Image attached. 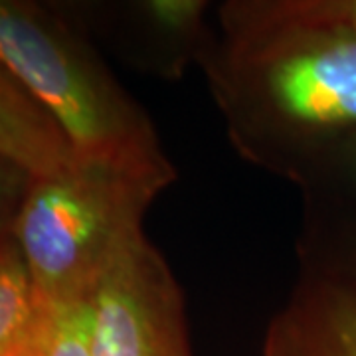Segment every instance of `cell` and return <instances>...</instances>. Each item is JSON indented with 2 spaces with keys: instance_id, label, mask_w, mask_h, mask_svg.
Segmentation results:
<instances>
[{
  "instance_id": "1",
  "label": "cell",
  "mask_w": 356,
  "mask_h": 356,
  "mask_svg": "<svg viewBox=\"0 0 356 356\" xmlns=\"http://www.w3.org/2000/svg\"><path fill=\"white\" fill-rule=\"evenodd\" d=\"M175 170L76 161L32 180L13 224L40 299L89 301L123 245L143 232L153 198Z\"/></svg>"
},
{
  "instance_id": "11",
  "label": "cell",
  "mask_w": 356,
  "mask_h": 356,
  "mask_svg": "<svg viewBox=\"0 0 356 356\" xmlns=\"http://www.w3.org/2000/svg\"><path fill=\"white\" fill-rule=\"evenodd\" d=\"M202 2H191V0H156V2H149L145 8L151 14L154 24L161 26L163 30L180 32L196 24L198 14L202 13Z\"/></svg>"
},
{
  "instance_id": "7",
  "label": "cell",
  "mask_w": 356,
  "mask_h": 356,
  "mask_svg": "<svg viewBox=\"0 0 356 356\" xmlns=\"http://www.w3.org/2000/svg\"><path fill=\"white\" fill-rule=\"evenodd\" d=\"M44 301L40 299L13 232L0 240V356H16L38 343Z\"/></svg>"
},
{
  "instance_id": "2",
  "label": "cell",
  "mask_w": 356,
  "mask_h": 356,
  "mask_svg": "<svg viewBox=\"0 0 356 356\" xmlns=\"http://www.w3.org/2000/svg\"><path fill=\"white\" fill-rule=\"evenodd\" d=\"M0 64L48 111L76 161L170 168L139 107L34 8L0 0Z\"/></svg>"
},
{
  "instance_id": "10",
  "label": "cell",
  "mask_w": 356,
  "mask_h": 356,
  "mask_svg": "<svg viewBox=\"0 0 356 356\" xmlns=\"http://www.w3.org/2000/svg\"><path fill=\"white\" fill-rule=\"evenodd\" d=\"M32 180L34 178L28 172L0 159V240L13 232L14 220L22 204L18 198H24L30 188V184L26 186L24 182Z\"/></svg>"
},
{
  "instance_id": "14",
  "label": "cell",
  "mask_w": 356,
  "mask_h": 356,
  "mask_svg": "<svg viewBox=\"0 0 356 356\" xmlns=\"http://www.w3.org/2000/svg\"><path fill=\"white\" fill-rule=\"evenodd\" d=\"M350 287H353V285H350ZM355 289H356V287H355Z\"/></svg>"
},
{
  "instance_id": "3",
  "label": "cell",
  "mask_w": 356,
  "mask_h": 356,
  "mask_svg": "<svg viewBox=\"0 0 356 356\" xmlns=\"http://www.w3.org/2000/svg\"><path fill=\"white\" fill-rule=\"evenodd\" d=\"M273 28L254 51L269 107L311 135L356 131V34L281 16Z\"/></svg>"
},
{
  "instance_id": "9",
  "label": "cell",
  "mask_w": 356,
  "mask_h": 356,
  "mask_svg": "<svg viewBox=\"0 0 356 356\" xmlns=\"http://www.w3.org/2000/svg\"><path fill=\"white\" fill-rule=\"evenodd\" d=\"M275 16L303 24L339 28L356 34V0H325V2H289L273 8Z\"/></svg>"
},
{
  "instance_id": "4",
  "label": "cell",
  "mask_w": 356,
  "mask_h": 356,
  "mask_svg": "<svg viewBox=\"0 0 356 356\" xmlns=\"http://www.w3.org/2000/svg\"><path fill=\"white\" fill-rule=\"evenodd\" d=\"M95 356H192L175 275L140 232L91 295Z\"/></svg>"
},
{
  "instance_id": "13",
  "label": "cell",
  "mask_w": 356,
  "mask_h": 356,
  "mask_svg": "<svg viewBox=\"0 0 356 356\" xmlns=\"http://www.w3.org/2000/svg\"><path fill=\"white\" fill-rule=\"evenodd\" d=\"M16 356H42V353H40V346H38V343H36L34 346L26 348L24 353H20V355H16Z\"/></svg>"
},
{
  "instance_id": "6",
  "label": "cell",
  "mask_w": 356,
  "mask_h": 356,
  "mask_svg": "<svg viewBox=\"0 0 356 356\" xmlns=\"http://www.w3.org/2000/svg\"><path fill=\"white\" fill-rule=\"evenodd\" d=\"M0 159L34 178L56 177L76 163L67 140L18 79L0 64Z\"/></svg>"
},
{
  "instance_id": "12",
  "label": "cell",
  "mask_w": 356,
  "mask_h": 356,
  "mask_svg": "<svg viewBox=\"0 0 356 356\" xmlns=\"http://www.w3.org/2000/svg\"><path fill=\"white\" fill-rule=\"evenodd\" d=\"M341 156H343L346 175L356 188V131H350L341 137Z\"/></svg>"
},
{
  "instance_id": "5",
  "label": "cell",
  "mask_w": 356,
  "mask_h": 356,
  "mask_svg": "<svg viewBox=\"0 0 356 356\" xmlns=\"http://www.w3.org/2000/svg\"><path fill=\"white\" fill-rule=\"evenodd\" d=\"M264 356H356V289L321 281L293 297L267 331Z\"/></svg>"
},
{
  "instance_id": "8",
  "label": "cell",
  "mask_w": 356,
  "mask_h": 356,
  "mask_svg": "<svg viewBox=\"0 0 356 356\" xmlns=\"http://www.w3.org/2000/svg\"><path fill=\"white\" fill-rule=\"evenodd\" d=\"M38 346L42 356H95L91 299L79 303H44Z\"/></svg>"
}]
</instances>
